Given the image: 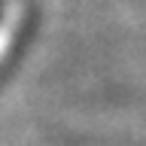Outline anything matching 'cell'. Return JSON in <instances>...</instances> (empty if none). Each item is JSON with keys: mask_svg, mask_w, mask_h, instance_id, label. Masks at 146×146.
Segmentation results:
<instances>
[{"mask_svg": "<svg viewBox=\"0 0 146 146\" xmlns=\"http://www.w3.org/2000/svg\"><path fill=\"white\" fill-rule=\"evenodd\" d=\"M15 6H27V0H0V55L6 52V46L15 40V34H12L9 25H6L9 12H12Z\"/></svg>", "mask_w": 146, "mask_h": 146, "instance_id": "cell-1", "label": "cell"}]
</instances>
